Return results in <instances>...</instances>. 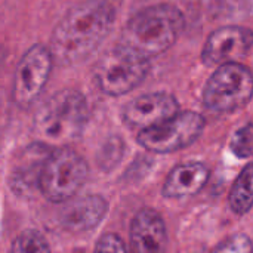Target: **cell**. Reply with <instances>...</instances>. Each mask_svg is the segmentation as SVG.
<instances>
[{
  "mask_svg": "<svg viewBox=\"0 0 253 253\" xmlns=\"http://www.w3.org/2000/svg\"><path fill=\"white\" fill-rule=\"evenodd\" d=\"M114 19L116 10L108 0H86L70 9L50 39L53 61L71 65L89 58L111 31Z\"/></svg>",
  "mask_w": 253,
  "mask_h": 253,
  "instance_id": "6da1fadb",
  "label": "cell"
},
{
  "mask_svg": "<svg viewBox=\"0 0 253 253\" xmlns=\"http://www.w3.org/2000/svg\"><path fill=\"white\" fill-rule=\"evenodd\" d=\"M184 16L172 4H154L135 13L125 25L120 46L150 59L173 46L184 28Z\"/></svg>",
  "mask_w": 253,
  "mask_h": 253,
  "instance_id": "7a4b0ae2",
  "label": "cell"
},
{
  "mask_svg": "<svg viewBox=\"0 0 253 253\" xmlns=\"http://www.w3.org/2000/svg\"><path fill=\"white\" fill-rule=\"evenodd\" d=\"M89 117L86 98L74 89H64L46 99L34 116L39 138L65 145L83 132Z\"/></svg>",
  "mask_w": 253,
  "mask_h": 253,
  "instance_id": "3957f363",
  "label": "cell"
},
{
  "mask_svg": "<svg viewBox=\"0 0 253 253\" xmlns=\"http://www.w3.org/2000/svg\"><path fill=\"white\" fill-rule=\"evenodd\" d=\"M86 160L68 147L49 151L39 173V187L43 196L53 203L70 200L87 178Z\"/></svg>",
  "mask_w": 253,
  "mask_h": 253,
  "instance_id": "277c9868",
  "label": "cell"
},
{
  "mask_svg": "<svg viewBox=\"0 0 253 253\" xmlns=\"http://www.w3.org/2000/svg\"><path fill=\"white\" fill-rule=\"evenodd\" d=\"M150 71V61L123 46L107 50L95 64L93 80L101 92L122 96L136 89Z\"/></svg>",
  "mask_w": 253,
  "mask_h": 253,
  "instance_id": "5b68a950",
  "label": "cell"
},
{
  "mask_svg": "<svg viewBox=\"0 0 253 253\" xmlns=\"http://www.w3.org/2000/svg\"><path fill=\"white\" fill-rule=\"evenodd\" d=\"M252 96V70L240 62H230L218 67L203 90L205 105L211 111L219 114L234 113L243 108Z\"/></svg>",
  "mask_w": 253,
  "mask_h": 253,
  "instance_id": "8992f818",
  "label": "cell"
},
{
  "mask_svg": "<svg viewBox=\"0 0 253 253\" xmlns=\"http://www.w3.org/2000/svg\"><path fill=\"white\" fill-rule=\"evenodd\" d=\"M205 119L196 111H179L172 119L141 130L138 142L153 153H173L191 145L203 132Z\"/></svg>",
  "mask_w": 253,
  "mask_h": 253,
  "instance_id": "52a82bcc",
  "label": "cell"
},
{
  "mask_svg": "<svg viewBox=\"0 0 253 253\" xmlns=\"http://www.w3.org/2000/svg\"><path fill=\"white\" fill-rule=\"evenodd\" d=\"M50 49L43 44L31 46L19 59L12 86V98L21 108H28L46 86L53 64Z\"/></svg>",
  "mask_w": 253,
  "mask_h": 253,
  "instance_id": "ba28073f",
  "label": "cell"
},
{
  "mask_svg": "<svg viewBox=\"0 0 253 253\" xmlns=\"http://www.w3.org/2000/svg\"><path fill=\"white\" fill-rule=\"evenodd\" d=\"M253 46V31L240 25H227L215 30L202 50V61L208 67L237 62Z\"/></svg>",
  "mask_w": 253,
  "mask_h": 253,
  "instance_id": "9c48e42d",
  "label": "cell"
},
{
  "mask_svg": "<svg viewBox=\"0 0 253 253\" xmlns=\"http://www.w3.org/2000/svg\"><path fill=\"white\" fill-rule=\"evenodd\" d=\"M179 113L176 98L166 92H153L141 95L123 108V120L129 127L145 130L157 126Z\"/></svg>",
  "mask_w": 253,
  "mask_h": 253,
  "instance_id": "30bf717a",
  "label": "cell"
},
{
  "mask_svg": "<svg viewBox=\"0 0 253 253\" xmlns=\"http://www.w3.org/2000/svg\"><path fill=\"white\" fill-rule=\"evenodd\" d=\"M130 253H163L166 246V225L159 212L153 209L139 211L129 233Z\"/></svg>",
  "mask_w": 253,
  "mask_h": 253,
  "instance_id": "8fae6325",
  "label": "cell"
},
{
  "mask_svg": "<svg viewBox=\"0 0 253 253\" xmlns=\"http://www.w3.org/2000/svg\"><path fill=\"white\" fill-rule=\"evenodd\" d=\"M107 209L108 205L101 196H86L62 211L61 224L68 231H89L102 221Z\"/></svg>",
  "mask_w": 253,
  "mask_h": 253,
  "instance_id": "7c38bea8",
  "label": "cell"
},
{
  "mask_svg": "<svg viewBox=\"0 0 253 253\" xmlns=\"http://www.w3.org/2000/svg\"><path fill=\"white\" fill-rule=\"evenodd\" d=\"M209 179V169L206 165L194 162L176 166L165 181L163 194L170 199L185 197L199 193Z\"/></svg>",
  "mask_w": 253,
  "mask_h": 253,
  "instance_id": "4fadbf2b",
  "label": "cell"
},
{
  "mask_svg": "<svg viewBox=\"0 0 253 253\" xmlns=\"http://www.w3.org/2000/svg\"><path fill=\"white\" fill-rule=\"evenodd\" d=\"M230 206L234 213L245 215L253 206V163L245 166L230 191Z\"/></svg>",
  "mask_w": 253,
  "mask_h": 253,
  "instance_id": "5bb4252c",
  "label": "cell"
},
{
  "mask_svg": "<svg viewBox=\"0 0 253 253\" xmlns=\"http://www.w3.org/2000/svg\"><path fill=\"white\" fill-rule=\"evenodd\" d=\"M10 253H50V249L40 233L27 230L13 240Z\"/></svg>",
  "mask_w": 253,
  "mask_h": 253,
  "instance_id": "9a60e30c",
  "label": "cell"
},
{
  "mask_svg": "<svg viewBox=\"0 0 253 253\" xmlns=\"http://www.w3.org/2000/svg\"><path fill=\"white\" fill-rule=\"evenodd\" d=\"M233 153L240 159H248L253 156V125L240 127L231 141Z\"/></svg>",
  "mask_w": 253,
  "mask_h": 253,
  "instance_id": "2e32d148",
  "label": "cell"
},
{
  "mask_svg": "<svg viewBox=\"0 0 253 253\" xmlns=\"http://www.w3.org/2000/svg\"><path fill=\"white\" fill-rule=\"evenodd\" d=\"M212 253H253V243L245 234H234L225 239Z\"/></svg>",
  "mask_w": 253,
  "mask_h": 253,
  "instance_id": "e0dca14e",
  "label": "cell"
},
{
  "mask_svg": "<svg viewBox=\"0 0 253 253\" xmlns=\"http://www.w3.org/2000/svg\"><path fill=\"white\" fill-rule=\"evenodd\" d=\"M123 151V145L120 139H111L107 142V145L102 148V153L99 154V163L104 169L113 168L117 162H120Z\"/></svg>",
  "mask_w": 253,
  "mask_h": 253,
  "instance_id": "ac0fdd59",
  "label": "cell"
},
{
  "mask_svg": "<svg viewBox=\"0 0 253 253\" xmlns=\"http://www.w3.org/2000/svg\"><path fill=\"white\" fill-rule=\"evenodd\" d=\"M93 253H127V249L117 234H104L98 240Z\"/></svg>",
  "mask_w": 253,
  "mask_h": 253,
  "instance_id": "d6986e66",
  "label": "cell"
}]
</instances>
